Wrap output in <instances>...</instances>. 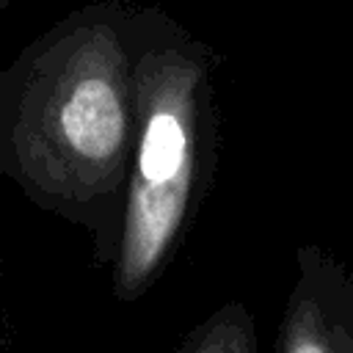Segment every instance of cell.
Masks as SVG:
<instances>
[{"label": "cell", "instance_id": "7a4b0ae2", "mask_svg": "<svg viewBox=\"0 0 353 353\" xmlns=\"http://www.w3.org/2000/svg\"><path fill=\"white\" fill-rule=\"evenodd\" d=\"M204 63L182 44L135 58L138 132L110 259L113 295L138 301L171 259L199 185Z\"/></svg>", "mask_w": 353, "mask_h": 353}, {"label": "cell", "instance_id": "3957f363", "mask_svg": "<svg viewBox=\"0 0 353 353\" xmlns=\"http://www.w3.org/2000/svg\"><path fill=\"white\" fill-rule=\"evenodd\" d=\"M276 353H353L350 323L336 312L317 276L303 273L295 284L279 325Z\"/></svg>", "mask_w": 353, "mask_h": 353}, {"label": "cell", "instance_id": "277c9868", "mask_svg": "<svg viewBox=\"0 0 353 353\" xmlns=\"http://www.w3.org/2000/svg\"><path fill=\"white\" fill-rule=\"evenodd\" d=\"M176 353H259L248 309L237 301L218 306L182 336Z\"/></svg>", "mask_w": 353, "mask_h": 353}, {"label": "cell", "instance_id": "5b68a950", "mask_svg": "<svg viewBox=\"0 0 353 353\" xmlns=\"http://www.w3.org/2000/svg\"><path fill=\"white\" fill-rule=\"evenodd\" d=\"M0 353H6V336L0 334Z\"/></svg>", "mask_w": 353, "mask_h": 353}, {"label": "cell", "instance_id": "8992f818", "mask_svg": "<svg viewBox=\"0 0 353 353\" xmlns=\"http://www.w3.org/2000/svg\"><path fill=\"white\" fill-rule=\"evenodd\" d=\"M6 3H11V0H0V11H3V6H6Z\"/></svg>", "mask_w": 353, "mask_h": 353}, {"label": "cell", "instance_id": "6da1fadb", "mask_svg": "<svg viewBox=\"0 0 353 353\" xmlns=\"http://www.w3.org/2000/svg\"><path fill=\"white\" fill-rule=\"evenodd\" d=\"M19 66L3 124L6 168L41 204L105 226L138 132L135 58L121 28L74 17Z\"/></svg>", "mask_w": 353, "mask_h": 353}]
</instances>
